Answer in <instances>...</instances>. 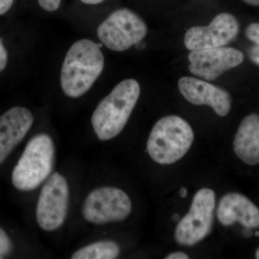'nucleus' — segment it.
<instances>
[{"label":"nucleus","mask_w":259,"mask_h":259,"mask_svg":"<svg viewBox=\"0 0 259 259\" xmlns=\"http://www.w3.org/2000/svg\"><path fill=\"white\" fill-rule=\"evenodd\" d=\"M100 47L88 39L74 42L65 57L61 72V86L65 95L77 98L88 93L104 69Z\"/></svg>","instance_id":"1"},{"label":"nucleus","mask_w":259,"mask_h":259,"mask_svg":"<svg viewBox=\"0 0 259 259\" xmlns=\"http://www.w3.org/2000/svg\"><path fill=\"white\" fill-rule=\"evenodd\" d=\"M140 93L141 88L136 80L125 79L99 103L91 121L100 141H109L122 132L137 104Z\"/></svg>","instance_id":"2"},{"label":"nucleus","mask_w":259,"mask_h":259,"mask_svg":"<svg viewBox=\"0 0 259 259\" xmlns=\"http://www.w3.org/2000/svg\"><path fill=\"white\" fill-rule=\"evenodd\" d=\"M194 141V131L187 121L180 116L168 115L153 125L146 148L153 161L171 165L188 153Z\"/></svg>","instance_id":"3"},{"label":"nucleus","mask_w":259,"mask_h":259,"mask_svg":"<svg viewBox=\"0 0 259 259\" xmlns=\"http://www.w3.org/2000/svg\"><path fill=\"white\" fill-rule=\"evenodd\" d=\"M55 156V145L50 136L42 134L32 138L12 174L15 188L22 192L37 188L50 176Z\"/></svg>","instance_id":"4"},{"label":"nucleus","mask_w":259,"mask_h":259,"mask_svg":"<svg viewBox=\"0 0 259 259\" xmlns=\"http://www.w3.org/2000/svg\"><path fill=\"white\" fill-rule=\"evenodd\" d=\"M215 192L212 189H200L194 194L190 210L179 221L175 239L183 246L200 243L210 234L214 224Z\"/></svg>","instance_id":"5"},{"label":"nucleus","mask_w":259,"mask_h":259,"mask_svg":"<svg viewBox=\"0 0 259 259\" xmlns=\"http://www.w3.org/2000/svg\"><path fill=\"white\" fill-rule=\"evenodd\" d=\"M100 41L110 50L124 51L146 37L148 27L142 18L127 8L113 12L97 28Z\"/></svg>","instance_id":"6"},{"label":"nucleus","mask_w":259,"mask_h":259,"mask_svg":"<svg viewBox=\"0 0 259 259\" xmlns=\"http://www.w3.org/2000/svg\"><path fill=\"white\" fill-rule=\"evenodd\" d=\"M131 211L132 202L129 196L114 187L95 189L88 194L82 207L84 219L98 226L125 221Z\"/></svg>","instance_id":"7"},{"label":"nucleus","mask_w":259,"mask_h":259,"mask_svg":"<svg viewBox=\"0 0 259 259\" xmlns=\"http://www.w3.org/2000/svg\"><path fill=\"white\" fill-rule=\"evenodd\" d=\"M69 188L67 180L55 172L44 184L36 208V219L44 231L52 232L63 226L67 216Z\"/></svg>","instance_id":"8"},{"label":"nucleus","mask_w":259,"mask_h":259,"mask_svg":"<svg viewBox=\"0 0 259 259\" xmlns=\"http://www.w3.org/2000/svg\"><path fill=\"white\" fill-rule=\"evenodd\" d=\"M188 60L192 74L206 81H214L223 73L241 64L244 55L235 48L223 47L191 51Z\"/></svg>","instance_id":"9"},{"label":"nucleus","mask_w":259,"mask_h":259,"mask_svg":"<svg viewBox=\"0 0 259 259\" xmlns=\"http://www.w3.org/2000/svg\"><path fill=\"white\" fill-rule=\"evenodd\" d=\"M239 30V23L234 15L221 13L207 26L189 29L185 34V45L190 51L226 47L236 38Z\"/></svg>","instance_id":"10"},{"label":"nucleus","mask_w":259,"mask_h":259,"mask_svg":"<svg viewBox=\"0 0 259 259\" xmlns=\"http://www.w3.org/2000/svg\"><path fill=\"white\" fill-rule=\"evenodd\" d=\"M178 88L182 96L194 105L209 106L221 117H226L231 111V95L222 88L191 76L181 78Z\"/></svg>","instance_id":"11"},{"label":"nucleus","mask_w":259,"mask_h":259,"mask_svg":"<svg viewBox=\"0 0 259 259\" xmlns=\"http://www.w3.org/2000/svg\"><path fill=\"white\" fill-rule=\"evenodd\" d=\"M34 122L32 112L14 107L0 116V164L25 137Z\"/></svg>","instance_id":"12"},{"label":"nucleus","mask_w":259,"mask_h":259,"mask_svg":"<svg viewBox=\"0 0 259 259\" xmlns=\"http://www.w3.org/2000/svg\"><path fill=\"white\" fill-rule=\"evenodd\" d=\"M216 214L223 226H231L238 223L247 229L259 228L258 207L248 197L237 192L221 197Z\"/></svg>","instance_id":"13"},{"label":"nucleus","mask_w":259,"mask_h":259,"mask_svg":"<svg viewBox=\"0 0 259 259\" xmlns=\"http://www.w3.org/2000/svg\"><path fill=\"white\" fill-rule=\"evenodd\" d=\"M233 151L245 164H259V115L251 113L241 121L235 135Z\"/></svg>","instance_id":"14"},{"label":"nucleus","mask_w":259,"mask_h":259,"mask_svg":"<svg viewBox=\"0 0 259 259\" xmlns=\"http://www.w3.org/2000/svg\"><path fill=\"white\" fill-rule=\"evenodd\" d=\"M120 248L113 241L95 242L83 246L73 253L72 259H115L119 256Z\"/></svg>","instance_id":"15"},{"label":"nucleus","mask_w":259,"mask_h":259,"mask_svg":"<svg viewBox=\"0 0 259 259\" xmlns=\"http://www.w3.org/2000/svg\"><path fill=\"white\" fill-rule=\"evenodd\" d=\"M13 243L6 232L0 227V258H4L11 253Z\"/></svg>","instance_id":"16"},{"label":"nucleus","mask_w":259,"mask_h":259,"mask_svg":"<svg viewBox=\"0 0 259 259\" xmlns=\"http://www.w3.org/2000/svg\"><path fill=\"white\" fill-rule=\"evenodd\" d=\"M245 35L250 41L254 42L255 45L259 46V23L250 24L245 29Z\"/></svg>","instance_id":"17"},{"label":"nucleus","mask_w":259,"mask_h":259,"mask_svg":"<svg viewBox=\"0 0 259 259\" xmlns=\"http://www.w3.org/2000/svg\"><path fill=\"white\" fill-rule=\"evenodd\" d=\"M40 8L46 11L54 12L59 9L61 0H37Z\"/></svg>","instance_id":"18"},{"label":"nucleus","mask_w":259,"mask_h":259,"mask_svg":"<svg viewBox=\"0 0 259 259\" xmlns=\"http://www.w3.org/2000/svg\"><path fill=\"white\" fill-rule=\"evenodd\" d=\"M8 63V52L0 39V72L5 69Z\"/></svg>","instance_id":"19"},{"label":"nucleus","mask_w":259,"mask_h":259,"mask_svg":"<svg viewBox=\"0 0 259 259\" xmlns=\"http://www.w3.org/2000/svg\"><path fill=\"white\" fill-rule=\"evenodd\" d=\"M248 56L250 60L259 66V46L255 45L248 51Z\"/></svg>","instance_id":"20"},{"label":"nucleus","mask_w":259,"mask_h":259,"mask_svg":"<svg viewBox=\"0 0 259 259\" xmlns=\"http://www.w3.org/2000/svg\"><path fill=\"white\" fill-rule=\"evenodd\" d=\"M14 0H0V15L5 14L13 6Z\"/></svg>","instance_id":"21"},{"label":"nucleus","mask_w":259,"mask_h":259,"mask_svg":"<svg viewBox=\"0 0 259 259\" xmlns=\"http://www.w3.org/2000/svg\"><path fill=\"white\" fill-rule=\"evenodd\" d=\"M165 259H188L190 258L189 255L185 252L176 251L169 253L164 257Z\"/></svg>","instance_id":"22"},{"label":"nucleus","mask_w":259,"mask_h":259,"mask_svg":"<svg viewBox=\"0 0 259 259\" xmlns=\"http://www.w3.org/2000/svg\"><path fill=\"white\" fill-rule=\"evenodd\" d=\"M81 1L87 5H97L102 3L104 0H81Z\"/></svg>","instance_id":"23"},{"label":"nucleus","mask_w":259,"mask_h":259,"mask_svg":"<svg viewBox=\"0 0 259 259\" xmlns=\"http://www.w3.org/2000/svg\"><path fill=\"white\" fill-rule=\"evenodd\" d=\"M242 1L253 6H259V0H242Z\"/></svg>","instance_id":"24"},{"label":"nucleus","mask_w":259,"mask_h":259,"mask_svg":"<svg viewBox=\"0 0 259 259\" xmlns=\"http://www.w3.org/2000/svg\"><path fill=\"white\" fill-rule=\"evenodd\" d=\"M255 258L259 259V248L257 249L256 252H255Z\"/></svg>","instance_id":"25"}]
</instances>
